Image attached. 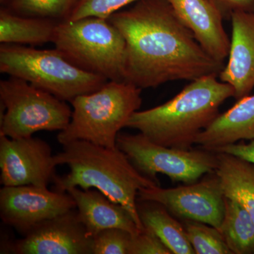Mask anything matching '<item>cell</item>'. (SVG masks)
Instances as JSON below:
<instances>
[{"mask_svg": "<svg viewBox=\"0 0 254 254\" xmlns=\"http://www.w3.org/2000/svg\"><path fill=\"white\" fill-rule=\"evenodd\" d=\"M75 208V200L67 192L33 185L3 187L0 190L1 219L23 236L40 224Z\"/></svg>", "mask_w": 254, "mask_h": 254, "instance_id": "30bf717a", "label": "cell"}, {"mask_svg": "<svg viewBox=\"0 0 254 254\" xmlns=\"http://www.w3.org/2000/svg\"><path fill=\"white\" fill-rule=\"evenodd\" d=\"M140 0H78L68 20L75 21L86 17L108 19L127 5Z\"/></svg>", "mask_w": 254, "mask_h": 254, "instance_id": "cb8c5ba5", "label": "cell"}, {"mask_svg": "<svg viewBox=\"0 0 254 254\" xmlns=\"http://www.w3.org/2000/svg\"><path fill=\"white\" fill-rule=\"evenodd\" d=\"M254 139V95L237 100L230 109L220 114L197 136L195 144L213 151L216 148Z\"/></svg>", "mask_w": 254, "mask_h": 254, "instance_id": "2e32d148", "label": "cell"}, {"mask_svg": "<svg viewBox=\"0 0 254 254\" xmlns=\"http://www.w3.org/2000/svg\"><path fill=\"white\" fill-rule=\"evenodd\" d=\"M0 71L69 103L78 95L98 91L108 81L75 66L55 48L38 50L21 45H1Z\"/></svg>", "mask_w": 254, "mask_h": 254, "instance_id": "8992f818", "label": "cell"}, {"mask_svg": "<svg viewBox=\"0 0 254 254\" xmlns=\"http://www.w3.org/2000/svg\"><path fill=\"white\" fill-rule=\"evenodd\" d=\"M93 237L75 208L40 224L4 247L18 254H93Z\"/></svg>", "mask_w": 254, "mask_h": 254, "instance_id": "7c38bea8", "label": "cell"}, {"mask_svg": "<svg viewBox=\"0 0 254 254\" xmlns=\"http://www.w3.org/2000/svg\"><path fill=\"white\" fill-rule=\"evenodd\" d=\"M78 0H10L9 11L21 16L58 21L70 17Z\"/></svg>", "mask_w": 254, "mask_h": 254, "instance_id": "44dd1931", "label": "cell"}, {"mask_svg": "<svg viewBox=\"0 0 254 254\" xmlns=\"http://www.w3.org/2000/svg\"><path fill=\"white\" fill-rule=\"evenodd\" d=\"M189 242L196 254H232L218 229L203 222L184 220Z\"/></svg>", "mask_w": 254, "mask_h": 254, "instance_id": "7402d4cb", "label": "cell"}, {"mask_svg": "<svg viewBox=\"0 0 254 254\" xmlns=\"http://www.w3.org/2000/svg\"><path fill=\"white\" fill-rule=\"evenodd\" d=\"M218 230L232 254H254V222L237 200L225 196V213Z\"/></svg>", "mask_w": 254, "mask_h": 254, "instance_id": "ffe728a7", "label": "cell"}, {"mask_svg": "<svg viewBox=\"0 0 254 254\" xmlns=\"http://www.w3.org/2000/svg\"><path fill=\"white\" fill-rule=\"evenodd\" d=\"M141 201L140 204L137 203V210L143 227L153 232L172 254H195L183 225L163 205L153 201Z\"/></svg>", "mask_w": 254, "mask_h": 254, "instance_id": "d6986e66", "label": "cell"}, {"mask_svg": "<svg viewBox=\"0 0 254 254\" xmlns=\"http://www.w3.org/2000/svg\"><path fill=\"white\" fill-rule=\"evenodd\" d=\"M184 24L214 59L225 63L230 39L223 26L224 18L208 0H168Z\"/></svg>", "mask_w": 254, "mask_h": 254, "instance_id": "5bb4252c", "label": "cell"}, {"mask_svg": "<svg viewBox=\"0 0 254 254\" xmlns=\"http://www.w3.org/2000/svg\"><path fill=\"white\" fill-rule=\"evenodd\" d=\"M232 36L227 63L218 75L230 85L237 100L250 95L254 88V12L232 14Z\"/></svg>", "mask_w": 254, "mask_h": 254, "instance_id": "4fadbf2b", "label": "cell"}, {"mask_svg": "<svg viewBox=\"0 0 254 254\" xmlns=\"http://www.w3.org/2000/svg\"><path fill=\"white\" fill-rule=\"evenodd\" d=\"M108 20L126 41L125 81L141 89L218 76L225 65L200 46L168 0H140Z\"/></svg>", "mask_w": 254, "mask_h": 254, "instance_id": "6da1fadb", "label": "cell"}, {"mask_svg": "<svg viewBox=\"0 0 254 254\" xmlns=\"http://www.w3.org/2000/svg\"><path fill=\"white\" fill-rule=\"evenodd\" d=\"M215 153H223L238 157L254 165V139L248 144L232 143L220 147L213 150Z\"/></svg>", "mask_w": 254, "mask_h": 254, "instance_id": "4316f807", "label": "cell"}, {"mask_svg": "<svg viewBox=\"0 0 254 254\" xmlns=\"http://www.w3.org/2000/svg\"><path fill=\"white\" fill-rule=\"evenodd\" d=\"M66 192L75 200L79 218L92 236L109 228L123 229L133 235L141 231L125 207L112 201L99 190L74 187Z\"/></svg>", "mask_w": 254, "mask_h": 254, "instance_id": "9a60e30c", "label": "cell"}, {"mask_svg": "<svg viewBox=\"0 0 254 254\" xmlns=\"http://www.w3.org/2000/svg\"><path fill=\"white\" fill-rule=\"evenodd\" d=\"M216 153L218 165L215 173L225 196L239 202L254 222V164L232 155Z\"/></svg>", "mask_w": 254, "mask_h": 254, "instance_id": "e0dca14e", "label": "cell"}, {"mask_svg": "<svg viewBox=\"0 0 254 254\" xmlns=\"http://www.w3.org/2000/svg\"><path fill=\"white\" fill-rule=\"evenodd\" d=\"M234 96L233 88L217 75L203 76L190 81L166 103L135 112L126 127L157 144L190 149L200 132L220 115L222 103Z\"/></svg>", "mask_w": 254, "mask_h": 254, "instance_id": "7a4b0ae2", "label": "cell"}, {"mask_svg": "<svg viewBox=\"0 0 254 254\" xmlns=\"http://www.w3.org/2000/svg\"><path fill=\"white\" fill-rule=\"evenodd\" d=\"M218 10L224 20L239 11L254 12V0H208Z\"/></svg>", "mask_w": 254, "mask_h": 254, "instance_id": "484cf974", "label": "cell"}, {"mask_svg": "<svg viewBox=\"0 0 254 254\" xmlns=\"http://www.w3.org/2000/svg\"><path fill=\"white\" fill-rule=\"evenodd\" d=\"M117 147L140 173L157 182V175L163 174L173 182L190 185L206 174L215 173L218 165L215 152L157 144L141 133H119Z\"/></svg>", "mask_w": 254, "mask_h": 254, "instance_id": "ba28073f", "label": "cell"}, {"mask_svg": "<svg viewBox=\"0 0 254 254\" xmlns=\"http://www.w3.org/2000/svg\"><path fill=\"white\" fill-rule=\"evenodd\" d=\"M140 200L163 205L172 215L184 220L203 222L218 229L225 213V194L216 173L201 182L175 188L160 185L138 190Z\"/></svg>", "mask_w": 254, "mask_h": 254, "instance_id": "9c48e42d", "label": "cell"}, {"mask_svg": "<svg viewBox=\"0 0 254 254\" xmlns=\"http://www.w3.org/2000/svg\"><path fill=\"white\" fill-rule=\"evenodd\" d=\"M141 90L128 82L108 81L98 91L78 95L70 102L71 121L58 133V142L82 140L116 148L120 130L141 108Z\"/></svg>", "mask_w": 254, "mask_h": 254, "instance_id": "277c9868", "label": "cell"}, {"mask_svg": "<svg viewBox=\"0 0 254 254\" xmlns=\"http://www.w3.org/2000/svg\"><path fill=\"white\" fill-rule=\"evenodd\" d=\"M133 236L120 228L102 230L93 236V254H129Z\"/></svg>", "mask_w": 254, "mask_h": 254, "instance_id": "603a6c76", "label": "cell"}, {"mask_svg": "<svg viewBox=\"0 0 254 254\" xmlns=\"http://www.w3.org/2000/svg\"><path fill=\"white\" fill-rule=\"evenodd\" d=\"M0 100L5 108L0 135L9 138L61 131L71 121L72 110L65 101L21 78L10 76L0 81Z\"/></svg>", "mask_w": 254, "mask_h": 254, "instance_id": "52a82bcc", "label": "cell"}, {"mask_svg": "<svg viewBox=\"0 0 254 254\" xmlns=\"http://www.w3.org/2000/svg\"><path fill=\"white\" fill-rule=\"evenodd\" d=\"M57 166L50 145L41 138H11L0 135L3 187L33 185L48 188L57 175Z\"/></svg>", "mask_w": 254, "mask_h": 254, "instance_id": "8fae6325", "label": "cell"}, {"mask_svg": "<svg viewBox=\"0 0 254 254\" xmlns=\"http://www.w3.org/2000/svg\"><path fill=\"white\" fill-rule=\"evenodd\" d=\"M58 22L49 18L21 16L1 8L0 43L31 46L53 43Z\"/></svg>", "mask_w": 254, "mask_h": 254, "instance_id": "ac0fdd59", "label": "cell"}, {"mask_svg": "<svg viewBox=\"0 0 254 254\" xmlns=\"http://www.w3.org/2000/svg\"><path fill=\"white\" fill-rule=\"evenodd\" d=\"M129 254H172L153 232L143 227L132 238Z\"/></svg>", "mask_w": 254, "mask_h": 254, "instance_id": "d4e9b609", "label": "cell"}, {"mask_svg": "<svg viewBox=\"0 0 254 254\" xmlns=\"http://www.w3.org/2000/svg\"><path fill=\"white\" fill-rule=\"evenodd\" d=\"M53 43L78 68L108 81H125L126 41L109 20L86 17L59 21Z\"/></svg>", "mask_w": 254, "mask_h": 254, "instance_id": "5b68a950", "label": "cell"}, {"mask_svg": "<svg viewBox=\"0 0 254 254\" xmlns=\"http://www.w3.org/2000/svg\"><path fill=\"white\" fill-rule=\"evenodd\" d=\"M55 158L58 165H68L69 172L55 176L54 190L66 192L74 187L98 190L125 207L143 230L137 210L138 190L160 185L140 173L118 147L113 149L78 140L64 145Z\"/></svg>", "mask_w": 254, "mask_h": 254, "instance_id": "3957f363", "label": "cell"}]
</instances>
